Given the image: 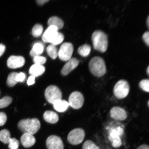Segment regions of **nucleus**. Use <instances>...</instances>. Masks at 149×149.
<instances>
[{
  "mask_svg": "<svg viewBox=\"0 0 149 149\" xmlns=\"http://www.w3.org/2000/svg\"><path fill=\"white\" fill-rule=\"evenodd\" d=\"M93 48L97 51L104 53L106 52L109 45L107 33L100 30L95 31L91 37Z\"/></svg>",
  "mask_w": 149,
  "mask_h": 149,
  "instance_id": "f257e3e1",
  "label": "nucleus"
},
{
  "mask_svg": "<svg viewBox=\"0 0 149 149\" xmlns=\"http://www.w3.org/2000/svg\"><path fill=\"white\" fill-rule=\"evenodd\" d=\"M89 70L91 73L95 77H100L106 73L107 66L104 59L99 56L92 58L88 64Z\"/></svg>",
  "mask_w": 149,
  "mask_h": 149,
  "instance_id": "f03ea898",
  "label": "nucleus"
},
{
  "mask_svg": "<svg viewBox=\"0 0 149 149\" xmlns=\"http://www.w3.org/2000/svg\"><path fill=\"white\" fill-rule=\"evenodd\" d=\"M18 127L24 133L34 135L37 133L40 127V123L38 119L33 118L23 120L19 121Z\"/></svg>",
  "mask_w": 149,
  "mask_h": 149,
  "instance_id": "7ed1b4c3",
  "label": "nucleus"
},
{
  "mask_svg": "<svg viewBox=\"0 0 149 149\" xmlns=\"http://www.w3.org/2000/svg\"><path fill=\"white\" fill-rule=\"evenodd\" d=\"M130 90V86L128 81L121 79L115 84L113 88V94L118 99H123L128 95Z\"/></svg>",
  "mask_w": 149,
  "mask_h": 149,
  "instance_id": "20e7f679",
  "label": "nucleus"
},
{
  "mask_svg": "<svg viewBox=\"0 0 149 149\" xmlns=\"http://www.w3.org/2000/svg\"><path fill=\"white\" fill-rule=\"evenodd\" d=\"M85 136L84 130L81 128H76L71 130L69 133L68 140L71 144L78 145L83 142Z\"/></svg>",
  "mask_w": 149,
  "mask_h": 149,
  "instance_id": "39448f33",
  "label": "nucleus"
},
{
  "mask_svg": "<svg viewBox=\"0 0 149 149\" xmlns=\"http://www.w3.org/2000/svg\"><path fill=\"white\" fill-rule=\"evenodd\" d=\"M45 95L47 100L51 104L57 100H61L62 97L60 89L55 85L48 87L45 91Z\"/></svg>",
  "mask_w": 149,
  "mask_h": 149,
  "instance_id": "423d86ee",
  "label": "nucleus"
},
{
  "mask_svg": "<svg viewBox=\"0 0 149 149\" xmlns=\"http://www.w3.org/2000/svg\"><path fill=\"white\" fill-rule=\"evenodd\" d=\"M84 100L83 95L81 92L76 91L70 95L68 102L69 106L73 109H78L83 107Z\"/></svg>",
  "mask_w": 149,
  "mask_h": 149,
  "instance_id": "0eeeda50",
  "label": "nucleus"
},
{
  "mask_svg": "<svg viewBox=\"0 0 149 149\" xmlns=\"http://www.w3.org/2000/svg\"><path fill=\"white\" fill-rule=\"evenodd\" d=\"M74 46L70 42H65L61 45L58 51V56L61 60L68 61L71 58Z\"/></svg>",
  "mask_w": 149,
  "mask_h": 149,
  "instance_id": "6e6552de",
  "label": "nucleus"
},
{
  "mask_svg": "<svg viewBox=\"0 0 149 149\" xmlns=\"http://www.w3.org/2000/svg\"><path fill=\"white\" fill-rule=\"evenodd\" d=\"M111 118L116 120L124 121L127 118L128 115L125 110L118 106L111 108L110 111Z\"/></svg>",
  "mask_w": 149,
  "mask_h": 149,
  "instance_id": "1a4fd4ad",
  "label": "nucleus"
},
{
  "mask_svg": "<svg viewBox=\"0 0 149 149\" xmlns=\"http://www.w3.org/2000/svg\"><path fill=\"white\" fill-rule=\"evenodd\" d=\"M46 144L48 149H64V145L60 137L51 135L47 139Z\"/></svg>",
  "mask_w": 149,
  "mask_h": 149,
  "instance_id": "9d476101",
  "label": "nucleus"
},
{
  "mask_svg": "<svg viewBox=\"0 0 149 149\" xmlns=\"http://www.w3.org/2000/svg\"><path fill=\"white\" fill-rule=\"evenodd\" d=\"M57 28L53 26H49L43 34L42 39L45 43H51L54 40L58 31Z\"/></svg>",
  "mask_w": 149,
  "mask_h": 149,
  "instance_id": "9b49d317",
  "label": "nucleus"
},
{
  "mask_svg": "<svg viewBox=\"0 0 149 149\" xmlns=\"http://www.w3.org/2000/svg\"><path fill=\"white\" fill-rule=\"evenodd\" d=\"M25 59L20 56H12L7 61V66L10 68L16 69L21 68L25 64Z\"/></svg>",
  "mask_w": 149,
  "mask_h": 149,
  "instance_id": "f8f14e48",
  "label": "nucleus"
},
{
  "mask_svg": "<svg viewBox=\"0 0 149 149\" xmlns=\"http://www.w3.org/2000/svg\"><path fill=\"white\" fill-rule=\"evenodd\" d=\"M79 61L76 58H72L65 64L61 71V74L66 76L79 65Z\"/></svg>",
  "mask_w": 149,
  "mask_h": 149,
  "instance_id": "ddd939ff",
  "label": "nucleus"
},
{
  "mask_svg": "<svg viewBox=\"0 0 149 149\" xmlns=\"http://www.w3.org/2000/svg\"><path fill=\"white\" fill-rule=\"evenodd\" d=\"M20 141L22 145L25 148H29L32 146L36 142V139L33 135L25 133L22 135Z\"/></svg>",
  "mask_w": 149,
  "mask_h": 149,
  "instance_id": "4468645a",
  "label": "nucleus"
},
{
  "mask_svg": "<svg viewBox=\"0 0 149 149\" xmlns=\"http://www.w3.org/2000/svg\"><path fill=\"white\" fill-rule=\"evenodd\" d=\"M53 104L55 110L61 113L66 111L69 107L68 102L61 100H57Z\"/></svg>",
  "mask_w": 149,
  "mask_h": 149,
  "instance_id": "2eb2a0df",
  "label": "nucleus"
},
{
  "mask_svg": "<svg viewBox=\"0 0 149 149\" xmlns=\"http://www.w3.org/2000/svg\"><path fill=\"white\" fill-rule=\"evenodd\" d=\"M45 69L42 65L35 64L31 67L29 70V73L31 76L37 77L42 75L45 71Z\"/></svg>",
  "mask_w": 149,
  "mask_h": 149,
  "instance_id": "dca6fc26",
  "label": "nucleus"
},
{
  "mask_svg": "<svg viewBox=\"0 0 149 149\" xmlns=\"http://www.w3.org/2000/svg\"><path fill=\"white\" fill-rule=\"evenodd\" d=\"M44 118L47 122L51 124H55L59 120V117L56 113L53 111H46L43 115Z\"/></svg>",
  "mask_w": 149,
  "mask_h": 149,
  "instance_id": "f3484780",
  "label": "nucleus"
},
{
  "mask_svg": "<svg viewBox=\"0 0 149 149\" xmlns=\"http://www.w3.org/2000/svg\"><path fill=\"white\" fill-rule=\"evenodd\" d=\"M44 46L41 43L37 42L33 45L30 52V55L33 57L40 56L43 52Z\"/></svg>",
  "mask_w": 149,
  "mask_h": 149,
  "instance_id": "a211bd4d",
  "label": "nucleus"
},
{
  "mask_svg": "<svg viewBox=\"0 0 149 149\" xmlns=\"http://www.w3.org/2000/svg\"><path fill=\"white\" fill-rule=\"evenodd\" d=\"M48 24L49 26H53L56 27L58 29H61L64 25V22L61 18L56 16L52 17L48 20Z\"/></svg>",
  "mask_w": 149,
  "mask_h": 149,
  "instance_id": "6ab92c4d",
  "label": "nucleus"
},
{
  "mask_svg": "<svg viewBox=\"0 0 149 149\" xmlns=\"http://www.w3.org/2000/svg\"><path fill=\"white\" fill-rule=\"evenodd\" d=\"M91 47L88 44H86L79 47L78 49L79 54L83 57L88 56L91 53Z\"/></svg>",
  "mask_w": 149,
  "mask_h": 149,
  "instance_id": "aec40b11",
  "label": "nucleus"
},
{
  "mask_svg": "<svg viewBox=\"0 0 149 149\" xmlns=\"http://www.w3.org/2000/svg\"><path fill=\"white\" fill-rule=\"evenodd\" d=\"M10 138V134L9 130L3 129L0 131V141L4 144H8Z\"/></svg>",
  "mask_w": 149,
  "mask_h": 149,
  "instance_id": "412c9836",
  "label": "nucleus"
},
{
  "mask_svg": "<svg viewBox=\"0 0 149 149\" xmlns=\"http://www.w3.org/2000/svg\"><path fill=\"white\" fill-rule=\"evenodd\" d=\"M47 52L48 55L53 59L56 58L58 55V51H57V48L56 46L52 44L48 46L47 48Z\"/></svg>",
  "mask_w": 149,
  "mask_h": 149,
  "instance_id": "4be33fe9",
  "label": "nucleus"
},
{
  "mask_svg": "<svg viewBox=\"0 0 149 149\" xmlns=\"http://www.w3.org/2000/svg\"><path fill=\"white\" fill-rule=\"evenodd\" d=\"M17 74V72H12L9 74L7 81V84L8 86L13 87L18 83L16 79Z\"/></svg>",
  "mask_w": 149,
  "mask_h": 149,
  "instance_id": "5701e85b",
  "label": "nucleus"
},
{
  "mask_svg": "<svg viewBox=\"0 0 149 149\" xmlns=\"http://www.w3.org/2000/svg\"><path fill=\"white\" fill-rule=\"evenodd\" d=\"M124 130L120 127H119L116 128H114L111 130L109 133V138H112L120 137L123 134Z\"/></svg>",
  "mask_w": 149,
  "mask_h": 149,
  "instance_id": "b1692460",
  "label": "nucleus"
},
{
  "mask_svg": "<svg viewBox=\"0 0 149 149\" xmlns=\"http://www.w3.org/2000/svg\"><path fill=\"white\" fill-rule=\"evenodd\" d=\"M43 28L42 26L40 24H36L33 28L32 34L35 37H40L42 35Z\"/></svg>",
  "mask_w": 149,
  "mask_h": 149,
  "instance_id": "393cba45",
  "label": "nucleus"
},
{
  "mask_svg": "<svg viewBox=\"0 0 149 149\" xmlns=\"http://www.w3.org/2000/svg\"><path fill=\"white\" fill-rule=\"evenodd\" d=\"M1 94V92H0ZM12 102V98L8 96H6L0 99V109L6 107L8 106Z\"/></svg>",
  "mask_w": 149,
  "mask_h": 149,
  "instance_id": "a878e982",
  "label": "nucleus"
},
{
  "mask_svg": "<svg viewBox=\"0 0 149 149\" xmlns=\"http://www.w3.org/2000/svg\"><path fill=\"white\" fill-rule=\"evenodd\" d=\"M139 86L143 91L147 93L149 92V79H144L139 82Z\"/></svg>",
  "mask_w": 149,
  "mask_h": 149,
  "instance_id": "bb28decb",
  "label": "nucleus"
},
{
  "mask_svg": "<svg viewBox=\"0 0 149 149\" xmlns=\"http://www.w3.org/2000/svg\"><path fill=\"white\" fill-rule=\"evenodd\" d=\"M82 149H100L95 143L90 140H87L83 145Z\"/></svg>",
  "mask_w": 149,
  "mask_h": 149,
  "instance_id": "cd10ccee",
  "label": "nucleus"
},
{
  "mask_svg": "<svg viewBox=\"0 0 149 149\" xmlns=\"http://www.w3.org/2000/svg\"><path fill=\"white\" fill-rule=\"evenodd\" d=\"M64 38V35L62 33L58 32L54 40H53L51 44L55 46L58 45L63 42Z\"/></svg>",
  "mask_w": 149,
  "mask_h": 149,
  "instance_id": "c85d7f7f",
  "label": "nucleus"
},
{
  "mask_svg": "<svg viewBox=\"0 0 149 149\" xmlns=\"http://www.w3.org/2000/svg\"><path fill=\"white\" fill-rule=\"evenodd\" d=\"M110 141L112 142V145L115 148H120L122 145V140L120 137H116L109 138Z\"/></svg>",
  "mask_w": 149,
  "mask_h": 149,
  "instance_id": "c756f323",
  "label": "nucleus"
},
{
  "mask_svg": "<svg viewBox=\"0 0 149 149\" xmlns=\"http://www.w3.org/2000/svg\"><path fill=\"white\" fill-rule=\"evenodd\" d=\"M8 148L10 149H18L19 145V141L15 138H10L8 143Z\"/></svg>",
  "mask_w": 149,
  "mask_h": 149,
  "instance_id": "7c9ffc66",
  "label": "nucleus"
},
{
  "mask_svg": "<svg viewBox=\"0 0 149 149\" xmlns=\"http://www.w3.org/2000/svg\"><path fill=\"white\" fill-rule=\"evenodd\" d=\"M33 61L35 64L42 65L46 63V59L44 57L38 56L33 58Z\"/></svg>",
  "mask_w": 149,
  "mask_h": 149,
  "instance_id": "2f4dec72",
  "label": "nucleus"
},
{
  "mask_svg": "<svg viewBox=\"0 0 149 149\" xmlns=\"http://www.w3.org/2000/svg\"><path fill=\"white\" fill-rule=\"evenodd\" d=\"M7 117L4 113L0 112V126H2L6 123Z\"/></svg>",
  "mask_w": 149,
  "mask_h": 149,
  "instance_id": "473e14b6",
  "label": "nucleus"
},
{
  "mask_svg": "<svg viewBox=\"0 0 149 149\" xmlns=\"http://www.w3.org/2000/svg\"><path fill=\"white\" fill-rule=\"evenodd\" d=\"M26 78V74L23 72H20L19 73H18L16 76V79L17 82H23L25 81Z\"/></svg>",
  "mask_w": 149,
  "mask_h": 149,
  "instance_id": "72a5a7b5",
  "label": "nucleus"
},
{
  "mask_svg": "<svg viewBox=\"0 0 149 149\" xmlns=\"http://www.w3.org/2000/svg\"><path fill=\"white\" fill-rule=\"evenodd\" d=\"M142 40L146 44V45L149 46V32L148 31H145L142 35Z\"/></svg>",
  "mask_w": 149,
  "mask_h": 149,
  "instance_id": "f704fd0d",
  "label": "nucleus"
},
{
  "mask_svg": "<svg viewBox=\"0 0 149 149\" xmlns=\"http://www.w3.org/2000/svg\"><path fill=\"white\" fill-rule=\"evenodd\" d=\"M35 77L33 76H29L27 81V85L29 86L32 85L35 83Z\"/></svg>",
  "mask_w": 149,
  "mask_h": 149,
  "instance_id": "c9c22d12",
  "label": "nucleus"
},
{
  "mask_svg": "<svg viewBox=\"0 0 149 149\" xmlns=\"http://www.w3.org/2000/svg\"><path fill=\"white\" fill-rule=\"evenodd\" d=\"M5 49V46L2 44H0V57L4 53Z\"/></svg>",
  "mask_w": 149,
  "mask_h": 149,
  "instance_id": "e433bc0d",
  "label": "nucleus"
},
{
  "mask_svg": "<svg viewBox=\"0 0 149 149\" xmlns=\"http://www.w3.org/2000/svg\"><path fill=\"white\" fill-rule=\"evenodd\" d=\"M136 149H149V146L148 144H143L140 145Z\"/></svg>",
  "mask_w": 149,
  "mask_h": 149,
  "instance_id": "4c0bfd02",
  "label": "nucleus"
},
{
  "mask_svg": "<svg viewBox=\"0 0 149 149\" xmlns=\"http://www.w3.org/2000/svg\"><path fill=\"white\" fill-rule=\"evenodd\" d=\"M49 1V0H38L37 1V2L39 5H42Z\"/></svg>",
  "mask_w": 149,
  "mask_h": 149,
  "instance_id": "58836bf2",
  "label": "nucleus"
},
{
  "mask_svg": "<svg viewBox=\"0 0 149 149\" xmlns=\"http://www.w3.org/2000/svg\"><path fill=\"white\" fill-rule=\"evenodd\" d=\"M146 25L147 26H148V29H149V16H148V18H147L146 19Z\"/></svg>",
  "mask_w": 149,
  "mask_h": 149,
  "instance_id": "ea45409f",
  "label": "nucleus"
},
{
  "mask_svg": "<svg viewBox=\"0 0 149 149\" xmlns=\"http://www.w3.org/2000/svg\"><path fill=\"white\" fill-rule=\"evenodd\" d=\"M146 73L149 76V66H148L146 69Z\"/></svg>",
  "mask_w": 149,
  "mask_h": 149,
  "instance_id": "a19ab883",
  "label": "nucleus"
},
{
  "mask_svg": "<svg viewBox=\"0 0 149 149\" xmlns=\"http://www.w3.org/2000/svg\"><path fill=\"white\" fill-rule=\"evenodd\" d=\"M148 107H149V100H148Z\"/></svg>",
  "mask_w": 149,
  "mask_h": 149,
  "instance_id": "79ce46f5",
  "label": "nucleus"
}]
</instances>
